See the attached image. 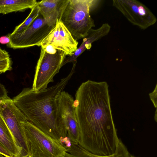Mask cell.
Here are the masks:
<instances>
[{"label":"cell","instance_id":"obj_1","mask_svg":"<svg viewBox=\"0 0 157 157\" xmlns=\"http://www.w3.org/2000/svg\"><path fill=\"white\" fill-rule=\"evenodd\" d=\"M75 97L80 131L78 144L97 155L114 154L120 139L113 120L107 83L88 80L81 84Z\"/></svg>","mask_w":157,"mask_h":157},{"label":"cell","instance_id":"obj_2","mask_svg":"<svg viewBox=\"0 0 157 157\" xmlns=\"http://www.w3.org/2000/svg\"><path fill=\"white\" fill-rule=\"evenodd\" d=\"M75 66L73 64L68 75L56 85L37 92L32 88H25L13 99L28 121L65 147L70 142L59 98L75 72Z\"/></svg>","mask_w":157,"mask_h":157},{"label":"cell","instance_id":"obj_3","mask_svg":"<svg viewBox=\"0 0 157 157\" xmlns=\"http://www.w3.org/2000/svg\"><path fill=\"white\" fill-rule=\"evenodd\" d=\"M101 1L62 0L58 19L76 40L84 38L95 26L90 13L98 5Z\"/></svg>","mask_w":157,"mask_h":157},{"label":"cell","instance_id":"obj_4","mask_svg":"<svg viewBox=\"0 0 157 157\" xmlns=\"http://www.w3.org/2000/svg\"><path fill=\"white\" fill-rule=\"evenodd\" d=\"M21 132L30 157H63L66 148L29 121L22 122Z\"/></svg>","mask_w":157,"mask_h":157},{"label":"cell","instance_id":"obj_5","mask_svg":"<svg viewBox=\"0 0 157 157\" xmlns=\"http://www.w3.org/2000/svg\"><path fill=\"white\" fill-rule=\"evenodd\" d=\"M66 56L59 47L48 45L41 47L40 56L35 69L32 88L37 92L47 88L48 84L63 67Z\"/></svg>","mask_w":157,"mask_h":157},{"label":"cell","instance_id":"obj_6","mask_svg":"<svg viewBox=\"0 0 157 157\" xmlns=\"http://www.w3.org/2000/svg\"><path fill=\"white\" fill-rule=\"evenodd\" d=\"M56 23L44 19L39 13L29 26L20 34L7 35L10 42L7 47L17 49L40 46L43 40L55 27Z\"/></svg>","mask_w":157,"mask_h":157},{"label":"cell","instance_id":"obj_7","mask_svg":"<svg viewBox=\"0 0 157 157\" xmlns=\"http://www.w3.org/2000/svg\"><path fill=\"white\" fill-rule=\"evenodd\" d=\"M113 5L133 25L143 29L154 25L157 18L149 9L136 0H113Z\"/></svg>","mask_w":157,"mask_h":157},{"label":"cell","instance_id":"obj_8","mask_svg":"<svg viewBox=\"0 0 157 157\" xmlns=\"http://www.w3.org/2000/svg\"><path fill=\"white\" fill-rule=\"evenodd\" d=\"M0 115L11 132L18 145L28 153L21 132V122L28 121L10 98L0 100Z\"/></svg>","mask_w":157,"mask_h":157},{"label":"cell","instance_id":"obj_9","mask_svg":"<svg viewBox=\"0 0 157 157\" xmlns=\"http://www.w3.org/2000/svg\"><path fill=\"white\" fill-rule=\"evenodd\" d=\"M78 44L67 29L57 19L55 26L42 41L40 46L51 45L59 47L66 56H70L77 50Z\"/></svg>","mask_w":157,"mask_h":157},{"label":"cell","instance_id":"obj_10","mask_svg":"<svg viewBox=\"0 0 157 157\" xmlns=\"http://www.w3.org/2000/svg\"><path fill=\"white\" fill-rule=\"evenodd\" d=\"M59 102L65 121L67 136L71 143L78 144L80 131L76 118L74 98L67 92L63 90L60 94Z\"/></svg>","mask_w":157,"mask_h":157},{"label":"cell","instance_id":"obj_11","mask_svg":"<svg viewBox=\"0 0 157 157\" xmlns=\"http://www.w3.org/2000/svg\"><path fill=\"white\" fill-rule=\"evenodd\" d=\"M110 28V25L108 23H105L97 29H91L87 35L84 38L80 46L78 48L73 55L65 58L62 66L68 63H76L77 57L86 49H90L92 46L91 44L93 42L107 35Z\"/></svg>","mask_w":157,"mask_h":157},{"label":"cell","instance_id":"obj_12","mask_svg":"<svg viewBox=\"0 0 157 157\" xmlns=\"http://www.w3.org/2000/svg\"><path fill=\"white\" fill-rule=\"evenodd\" d=\"M0 146L11 156L19 157L25 155L19 146L4 120L0 115Z\"/></svg>","mask_w":157,"mask_h":157},{"label":"cell","instance_id":"obj_13","mask_svg":"<svg viewBox=\"0 0 157 157\" xmlns=\"http://www.w3.org/2000/svg\"><path fill=\"white\" fill-rule=\"evenodd\" d=\"M62 0H43L37 2L40 14L45 19L56 23Z\"/></svg>","mask_w":157,"mask_h":157},{"label":"cell","instance_id":"obj_14","mask_svg":"<svg viewBox=\"0 0 157 157\" xmlns=\"http://www.w3.org/2000/svg\"><path fill=\"white\" fill-rule=\"evenodd\" d=\"M37 2L35 0H0V13L5 14L31 9Z\"/></svg>","mask_w":157,"mask_h":157},{"label":"cell","instance_id":"obj_15","mask_svg":"<svg viewBox=\"0 0 157 157\" xmlns=\"http://www.w3.org/2000/svg\"><path fill=\"white\" fill-rule=\"evenodd\" d=\"M39 9L37 2L35 6L31 9L30 13L25 21L17 26L13 32L9 35L11 36H13L22 33L39 15Z\"/></svg>","mask_w":157,"mask_h":157},{"label":"cell","instance_id":"obj_16","mask_svg":"<svg viewBox=\"0 0 157 157\" xmlns=\"http://www.w3.org/2000/svg\"><path fill=\"white\" fill-rule=\"evenodd\" d=\"M12 61L10 57L0 59V72L2 73L12 69Z\"/></svg>","mask_w":157,"mask_h":157},{"label":"cell","instance_id":"obj_17","mask_svg":"<svg viewBox=\"0 0 157 157\" xmlns=\"http://www.w3.org/2000/svg\"><path fill=\"white\" fill-rule=\"evenodd\" d=\"M2 72H0V75ZM9 98L5 86L0 82V100Z\"/></svg>","mask_w":157,"mask_h":157},{"label":"cell","instance_id":"obj_18","mask_svg":"<svg viewBox=\"0 0 157 157\" xmlns=\"http://www.w3.org/2000/svg\"><path fill=\"white\" fill-rule=\"evenodd\" d=\"M156 85L155 90L151 93L149 94L150 98L153 102L155 108L157 107V87Z\"/></svg>","mask_w":157,"mask_h":157},{"label":"cell","instance_id":"obj_19","mask_svg":"<svg viewBox=\"0 0 157 157\" xmlns=\"http://www.w3.org/2000/svg\"><path fill=\"white\" fill-rule=\"evenodd\" d=\"M8 52L4 50L0 49V59H5L10 58Z\"/></svg>","mask_w":157,"mask_h":157},{"label":"cell","instance_id":"obj_20","mask_svg":"<svg viewBox=\"0 0 157 157\" xmlns=\"http://www.w3.org/2000/svg\"><path fill=\"white\" fill-rule=\"evenodd\" d=\"M9 42L10 39L7 36H2L0 38V43L2 44H7Z\"/></svg>","mask_w":157,"mask_h":157},{"label":"cell","instance_id":"obj_21","mask_svg":"<svg viewBox=\"0 0 157 157\" xmlns=\"http://www.w3.org/2000/svg\"><path fill=\"white\" fill-rule=\"evenodd\" d=\"M0 153L4 155L11 156L10 154L5 149L0 146Z\"/></svg>","mask_w":157,"mask_h":157},{"label":"cell","instance_id":"obj_22","mask_svg":"<svg viewBox=\"0 0 157 157\" xmlns=\"http://www.w3.org/2000/svg\"><path fill=\"white\" fill-rule=\"evenodd\" d=\"M5 155L6 157H30V155L29 154L19 157L9 156L6 155Z\"/></svg>","mask_w":157,"mask_h":157},{"label":"cell","instance_id":"obj_23","mask_svg":"<svg viewBox=\"0 0 157 157\" xmlns=\"http://www.w3.org/2000/svg\"><path fill=\"white\" fill-rule=\"evenodd\" d=\"M63 157H75L73 155L69 153L66 152L64 155Z\"/></svg>","mask_w":157,"mask_h":157},{"label":"cell","instance_id":"obj_24","mask_svg":"<svg viewBox=\"0 0 157 157\" xmlns=\"http://www.w3.org/2000/svg\"><path fill=\"white\" fill-rule=\"evenodd\" d=\"M0 157H6L4 155L0 153Z\"/></svg>","mask_w":157,"mask_h":157},{"label":"cell","instance_id":"obj_25","mask_svg":"<svg viewBox=\"0 0 157 157\" xmlns=\"http://www.w3.org/2000/svg\"><path fill=\"white\" fill-rule=\"evenodd\" d=\"M129 157H136L129 154Z\"/></svg>","mask_w":157,"mask_h":157},{"label":"cell","instance_id":"obj_26","mask_svg":"<svg viewBox=\"0 0 157 157\" xmlns=\"http://www.w3.org/2000/svg\"></svg>","mask_w":157,"mask_h":157}]
</instances>
